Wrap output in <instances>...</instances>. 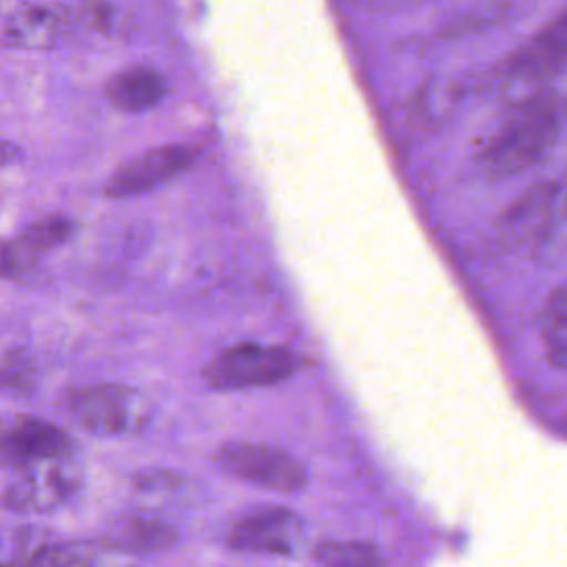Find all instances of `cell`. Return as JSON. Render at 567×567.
Wrapping results in <instances>:
<instances>
[{
	"label": "cell",
	"mask_w": 567,
	"mask_h": 567,
	"mask_svg": "<svg viewBox=\"0 0 567 567\" xmlns=\"http://www.w3.org/2000/svg\"><path fill=\"white\" fill-rule=\"evenodd\" d=\"M66 563H69V558H66L62 551L49 549V551H42V554L35 558L33 567H66Z\"/></svg>",
	"instance_id": "obj_17"
},
{
	"label": "cell",
	"mask_w": 567,
	"mask_h": 567,
	"mask_svg": "<svg viewBox=\"0 0 567 567\" xmlns=\"http://www.w3.org/2000/svg\"><path fill=\"white\" fill-rule=\"evenodd\" d=\"M295 512L277 505L255 507L241 514L228 529L226 545L235 551L290 554L299 538Z\"/></svg>",
	"instance_id": "obj_6"
},
{
	"label": "cell",
	"mask_w": 567,
	"mask_h": 567,
	"mask_svg": "<svg viewBox=\"0 0 567 567\" xmlns=\"http://www.w3.org/2000/svg\"><path fill=\"white\" fill-rule=\"evenodd\" d=\"M556 117L543 104H532L514 115L485 151V166L498 175H514L536 164L556 140Z\"/></svg>",
	"instance_id": "obj_2"
},
{
	"label": "cell",
	"mask_w": 567,
	"mask_h": 567,
	"mask_svg": "<svg viewBox=\"0 0 567 567\" xmlns=\"http://www.w3.org/2000/svg\"><path fill=\"white\" fill-rule=\"evenodd\" d=\"M0 452L7 461L35 463V461H60L71 452V439L55 423L20 416L0 436Z\"/></svg>",
	"instance_id": "obj_8"
},
{
	"label": "cell",
	"mask_w": 567,
	"mask_h": 567,
	"mask_svg": "<svg viewBox=\"0 0 567 567\" xmlns=\"http://www.w3.org/2000/svg\"><path fill=\"white\" fill-rule=\"evenodd\" d=\"M73 419L97 436H113L133 430L142 416L140 396L124 385H89L69 394Z\"/></svg>",
	"instance_id": "obj_5"
},
{
	"label": "cell",
	"mask_w": 567,
	"mask_h": 567,
	"mask_svg": "<svg viewBox=\"0 0 567 567\" xmlns=\"http://www.w3.org/2000/svg\"><path fill=\"white\" fill-rule=\"evenodd\" d=\"M563 60H567V13L558 16L529 42V47L518 55L516 69L525 73H545Z\"/></svg>",
	"instance_id": "obj_10"
},
{
	"label": "cell",
	"mask_w": 567,
	"mask_h": 567,
	"mask_svg": "<svg viewBox=\"0 0 567 567\" xmlns=\"http://www.w3.org/2000/svg\"><path fill=\"white\" fill-rule=\"evenodd\" d=\"M75 230H78V226L73 219L51 215V217L38 219L31 226H27L20 233V237L40 255V252H47V250L64 244L66 239H71Z\"/></svg>",
	"instance_id": "obj_14"
},
{
	"label": "cell",
	"mask_w": 567,
	"mask_h": 567,
	"mask_svg": "<svg viewBox=\"0 0 567 567\" xmlns=\"http://www.w3.org/2000/svg\"><path fill=\"white\" fill-rule=\"evenodd\" d=\"M20 4V0H0V11H16Z\"/></svg>",
	"instance_id": "obj_19"
},
{
	"label": "cell",
	"mask_w": 567,
	"mask_h": 567,
	"mask_svg": "<svg viewBox=\"0 0 567 567\" xmlns=\"http://www.w3.org/2000/svg\"><path fill=\"white\" fill-rule=\"evenodd\" d=\"M20 148L11 142H0V166H7V164H13L20 159Z\"/></svg>",
	"instance_id": "obj_18"
},
{
	"label": "cell",
	"mask_w": 567,
	"mask_h": 567,
	"mask_svg": "<svg viewBox=\"0 0 567 567\" xmlns=\"http://www.w3.org/2000/svg\"><path fill=\"white\" fill-rule=\"evenodd\" d=\"M543 343L551 365L567 368V286L547 303L543 319Z\"/></svg>",
	"instance_id": "obj_13"
},
{
	"label": "cell",
	"mask_w": 567,
	"mask_h": 567,
	"mask_svg": "<svg viewBox=\"0 0 567 567\" xmlns=\"http://www.w3.org/2000/svg\"><path fill=\"white\" fill-rule=\"evenodd\" d=\"M177 529L153 518H131L117 532V545L128 551H162L177 543Z\"/></svg>",
	"instance_id": "obj_11"
},
{
	"label": "cell",
	"mask_w": 567,
	"mask_h": 567,
	"mask_svg": "<svg viewBox=\"0 0 567 567\" xmlns=\"http://www.w3.org/2000/svg\"><path fill=\"white\" fill-rule=\"evenodd\" d=\"M215 461L226 474L264 489L297 492L306 485L303 465L268 443L230 441L215 452Z\"/></svg>",
	"instance_id": "obj_3"
},
{
	"label": "cell",
	"mask_w": 567,
	"mask_h": 567,
	"mask_svg": "<svg viewBox=\"0 0 567 567\" xmlns=\"http://www.w3.org/2000/svg\"><path fill=\"white\" fill-rule=\"evenodd\" d=\"M166 93V78L153 66H126L104 84V95L122 113H144Z\"/></svg>",
	"instance_id": "obj_9"
},
{
	"label": "cell",
	"mask_w": 567,
	"mask_h": 567,
	"mask_svg": "<svg viewBox=\"0 0 567 567\" xmlns=\"http://www.w3.org/2000/svg\"><path fill=\"white\" fill-rule=\"evenodd\" d=\"M75 24L73 11L64 4H22L9 13L0 40L13 49H53Z\"/></svg>",
	"instance_id": "obj_7"
},
{
	"label": "cell",
	"mask_w": 567,
	"mask_h": 567,
	"mask_svg": "<svg viewBox=\"0 0 567 567\" xmlns=\"http://www.w3.org/2000/svg\"><path fill=\"white\" fill-rule=\"evenodd\" d=\"M202 155L199 146L193 144H168L151 148L113 173L104 186V195L111 199H126L151 193L166 182L188 171Z\"/></svg>",
	"instance_id": "obj_4"
},
{
	"label": "cell",
	"mask_w": 567,
	"mask_h": 567,
	"mask_svg": "<svg viewBox=\"0 0 567 567\" xmlns=\"http://www.w3.org/2000/svg\"><path fill=\"white\" fill-rule=\"evenodd\" d=\"M0 567H4V565H0Z\"/></svg>",
	"instance_id": "obj_20"
},
{
	"label": "cell",
	"mask_w": 567,
	"mask_h": 567,
	"mask_svg": "<svg viewBox=\"0 0 567 567\" xmlns=\"http://www.w3.org/2000/svg\"><path fill=\"white\" fill-rule=\"evenodd\" d=\"M299 359L284 346L241 343L224 350L204 368V379L217 390H246L290 379Z\"/></svg>",
	"instance_id": "obj_1"
},
{
	"label": "cell",
	"mask_w": 567,
	"mask_h": 567,
	"mask_svg": "<svg viewBox=\"0 0 567 567\" xmlns=\"http://www.w3.org/2000/svg\"><path fill=\"white\" fill-rule=\"evenodd\" d=\"M38 264V252L18 235L0 244V277L20 281L31 275Z\"/></svg>",
	"instance_id": "obj_16"
},
{
	"label": "cell",
	"mask_w": 567,
	"mask_h": 567,
	"mask_svg": "<svg viewBox=\"0 0 567 567\" xmlns=\"http://www.w3.org/2000/svg\"><path fill=\"white\" fill-rule=\"evenodd\" d=\"M35 385V363L27 350H9L0 361V390L9 394H29Z\"/></svg>",
	"instance_id": "obj_15"
},
{
	"label": "cell",
	"mask_w": 567,
	"mask_h": 567,
	"mask_svg": "<svg viewBox=\"0 0 567 567\" xmlns=\"http://www.w3.org/2000/svg\"><path fill=\"white\" fill-rule=\"evenodd\" d=\"M317 567H381V556L365 540H328L315 549Z\"/></svg>",
	"instance_id": "obj_12"
}]
</instances>
